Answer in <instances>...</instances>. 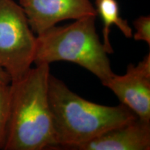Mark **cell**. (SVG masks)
Segmentation results:
<instances>
[{
    "label": "cell",
    "mask_w": 150,
    "mask_h": 150,
    "mask_svg": "<svg viewBox=\"0 0 150 150\" xmlns=\"http://www.w3.org/2000/svg\"><path fill=\"white\" fill-rule=\"evenodd\" d=\"M11 104L10 83L0 81V149H3L8 127Z\"/></svg>",
    "instance_id": "cell-9"
},
{
    "label": "cell",
    "mask_w": 150,
    "mask_h": 150,
    "mask_svg": "<svg viewBox=\"0 0 150 150\" xmlns=\"http://www.w3.org/2000/svg\"><path fill=\"white\" fill-rule=\"evenodd\" d=\"M48 94L57 149H73L137 118L122 104L108 106L86 100L52 74Z\"/></svg>",
    "instance_id": "cell-2"
},
{
    "label": "cell",
    "mask_w": 150,
    "mask_h": 150,
    "mask_svg": "<svg viewBox=\"0 0 150 150\" xmlns=\"http://www.w3.org/2000/svg\"><path fill=\"white\" fill-rule=\"evenodd\" d=\"M0 81L7 82V83H11V80L9 75L7 74V72L0 67Z\"/></svg>",
    "instance_id": "cell-11"
},
{
    "label": "cell",
    "mask_w": 150,
    "mask_h": 150,
    "mask_svg": "<svg viewBox=\"0 0 150 150\" xmlns=\"http://www.w3.org/2000/svg\"><path fill=\"white\" fill-rule=\"evenodd\" d=\"M134 27L136 33L133 34L134 40L144 41L150 45V17L140 16L134 21Z\"/></svg>",
    "instance_id": "cell-10"
},
{
    "label": "cell",
    "mask_w": 150,
    "mask_h": 150,
    "mask_svg": "<svg viewBox=\"0 0 150 150\" xmlns=\"http://www.w3.org/2000/svg\"><path fill=\"white\" fill-rule=\"evenodd\" d=\"M50 74V65L42 63L10 83V113L3 149H55L48 94Z\"/></svg>",
    "instance_id": "cell-1"
},
{
    "label": "cell",
    "mask_w": 150,
    "mask_h": 150,
    "mask_svg": "<svg viewBox=\"0 0 150 150\" xmlns=\"http://www.w3.org/2000/svg\"><path fill=\"white\" fill-rule=\"evenodd\" d=\"M19 4L36 35L64 20L97 16L91 0H19Z\"/></svg>",
    "instance_id": "cell-6"
},
{
    "label": "cell",
    "mask_w": 150,
    "mask_h": 150,
    "mask_svg": "<svg viewBox=\"0 0 150 150\" xmlns=\"http://www.w3.org/2000/svg\"><path fill=\"white\" fill-rule=\"evenodd\" d=\"M36 42L21 6L14 0H0V67L11 81L20 79L31 68Z\"/></svg>",
    "instance_id": "cell-4"
},
{
    "label": "cell",
    "mask_w": 150,
    "mask_h": 150,
    "mask_svg": "<svg viewBox=\"0 0 150 150\" xmlns=\"http://www.w3.org/2000/svg\"><path fill=\"white\" fill-rule=\"evenodd\" d=\"M97 15L102 19L104 28L103 45L108 54L113 52L110 42V29L112 25H115L127 38L133 36V31L128 22L120 15V8L116 0H95Z\"/></svg>",
    "instance_id": "cell-8"
},
{
    "label": "cell",
    "mask_w": 150,
    "mask_h": 150,
    "mask_svg": "<svg viewBox=\"0 0 150 150\" xmlns=\"http://www.w3.org/2000/svg\"><path fill=\"white\" fill-rule=\"evenodd\" d=\"M97 16H86L65 26H54L37 35L35 65L69 61L93 73L102 84L113 76L96 31Z\"/></svg>",
    "instance_id": "cell-3"
},
{
    "label": "cell",
    "mask_w": 150,
    "mask_h": 150,
    "mask_svg": "<svg viewBox=\"0 0 150 150\" xmlns=\"http://www.w3.org/2000/svg\"><path fill=\"white\" fill-rule=\"evenodd\" d=\"M150 122L138 117L103 133L73 150H149Z\"/></svg>",
    "instance_id": "cell-7"
},
{
    "label": "cell",
    "mask_w": 150,
    "mask_h": 150,
    "mask_svg": "<svg viewBox=\"0 0 150 150\" xmlns=\"http://www.w3.org/2000/svg\"><path fill=\"white\" fill-rule=\"evenodd\" d=\"M103 85L115 94L121 104L138 119L150 122L149 54L136 66L129 65L126 74H115Z\"/></svg>",
    "instance_id": "cell-5"
}]
</instances>
